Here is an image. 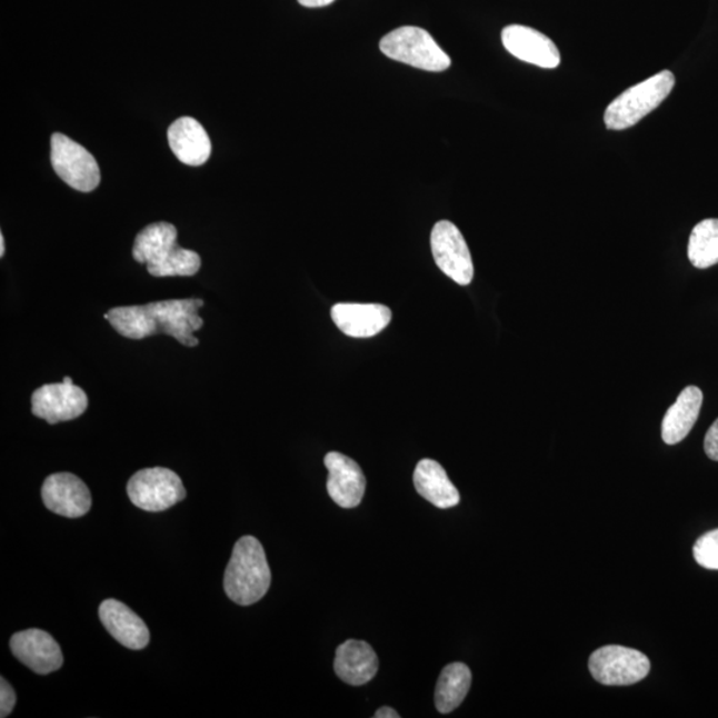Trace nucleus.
Wrapping results in <instances>:
<instances>
[{
  "mask_svg": "<svg viewBox=\"0 0 718 718\" xmlns=\"http://www.w3.org/2000/svg\"><path fill=\"white\" fill-rule=\"evenodd\" d=\"M51 162L66 185L79 192H92L100 185V169L93 156L63 133L51 138Z\"/></svg>",
  "mask_w": 718,
  "mask_h": 718,
  "instance_id": "8",
  "label": "nucleus"
},
{
  "mask_svg": "<svg viewBox=\"0 0 718 718\" xmlns=\"http://www.w3.org/2000/svg\"><path fill=\"white\" fill-rule=\"evenodd\" d=\"M704 450H706L709 459L718 462V418L710 426L706 439H704Z\"/></svg>",
  "mask_w": 718,
  "mask_h": 718,
  "instance_id": "25",
  "label": "nucleus"
},
{
  "mask_svg": "<svg viewBox=\"0 0 718 718\" xmlns=\"http://www.w3.org/2000/svg\"><path fill=\"white\" fill-rule=\"evenodd\" d=\"M589 672L602 686L625 687L645 680L650 661L638 649L607 646L596 649L589 657Z\"/></svg>",
  "mask_w": 718,
  "mask_h": 718,
  "instance_id": "6",
  "label": "nucleus"
},
{
  "mask_svg": "<svg viewBox=\"0 0 718 718\" xmlns=\"http://www.w3.org/2000/svg\"><path fill=\"white\" fill-rule=\"evenodd\" d=\"M63 382H64V383H69V385H73V381H72V379H71L70 377H66V378L63 379Z\"/></svg>",
  "mask_w": 718,
  "mask_h": 718,
  "instance_id": "29",
  "label": "nucleus"
},
{
  "mask_svg": "<svg viewBox=\"0 0 718 718\" xmlns=\"http://www.w3.org/2000/svg\"><path fill=\"white\" fill-rule=\"evenodd\" d=\"M0 717H9L17 704L16 690L2 677L0 679Z\"/></svg>",
  "mask_w": 718,
  "mask_h": 718,
  "instance_id": "24",
  "label": "nucleus"
},
{
  "mask_svg": "<svg viewBox=\"0 0 718 718\" xmlns=\"http://www.w3.org/2000/svg\"><path fill=\"white\" fill-rule=\"evenodd\" d=\"M675 83V74L664 70L628 88L607 107L605 121L608 130L622 131L638 124L669 97Z\"/></svg>",
  "mask_w": 718,
  "mask_h": 718,
  "instance_id": "4",
  "label": "nucleus"
},
{
  "mask_svg": "<svg viewBox=\"0 0 718 718\" xmlns=\"http://www.w3.org/2000/svg\"><path fill=\"white\" fill-rule=\"evenodd\" d=\"M335 0H298L303 7H309V9H318V7H325L333 3Z\"/></svg>",
  "mask_w": 718,
  "mask_h": 718,
  "instance_id": "26",
  "label": "nucleus"
},
{
  "mask_svg": "<svg viewBox=\"0 0 718 718\" xmlns=\"http://www.w3.org/2000/svg\"><path fill=\"white\" fill-rule=\"evenodd\" d=\"M133 259L153 277H192L201 268L200 256L179 247L178 229L169 222H154L134 239Z\"/></svg>",
  "mask_w": 718,
  "mask_h": 718,
  "instance_id": "2",
  "label": "nucleus"
},
{
  "mask_svg": "<svg viewBox=\"0 0 718 718\" xmlns=\"http://www.w3.org/2000/svg\"><path fill=\"white\" fill-rule=\"evenodd\" d=\"M131 502L148 512L168 510L185 500L187 490L178 473L164 467L140 470L127 485Z\"/></svg>",
  "mask_w": 718,
  "mask_h": 718,
  "instance_id": "7",
  "label": "nucleus"
},
{
  "mask_svg": "<svg viewBox=\"0 0 718 718\" xmlns=\"http://www.w3.org/2000/svg\"><path fill=\"white\" fill-rule=\"evenodd\" d=\"M43 503L64 518H80L91 510L92 497L87 485L70 472L52 473L42 487Z\"/></svg>",
  "mask_w": 718,
  "mask_h": 718,
  "instance_id": "11",
  "label": "nucleus"
},
{
  "mask_svg": "<svg viewBox=\"0 0 718 718\" xmlns=\"http://www.w3.org/2000/svg\"><path fill=\"white\" fill-rule=\"evenodd\" d=\"M6 253V242H4V236L0 235V256H4Z\"/></svg>",
  "mask_w": 718,
  "mask_h": 718,
  "instance_id": "28",
  "label": "nucleus"
},
{
  "mask_svg": "<svg viewBox=\"0 0 718 718\" xmlns=\"http://www.w3.org/2000/svg\"><path fill=\"white\" fill-rule=\"evenodd\" d=\"M688 259L699 269L717 266L718 219H707L697 223L689 237Z\"/></svg>",
  "mask_w": 718,
  "mask_h": 718,
  "instance_id": "22",
  "label": "nucleus"
},
{
  "mask_svg": "<svg viewBox=\"0 0 718 718\" xmlns=\"http://www.w3.org/2000/svg\"><path fill=\"white\" fill-rule=\"evenodd\" d=\"M416 490L431 505L447 510L459 503L460 496L437 460L422 459L415 471Z\"/></svg>",
  "mask_w": 718,
  "mask_h": 718,
  "instance_id": "20",
  "label": "nucleus"
},
{
  "mask_svg": "<svg viewBox=\"0 0 718 718\" xmlns=\"http://www.w3.org/2000/svg\"><path fill=\"white\" fill-rule=\"evenodd\" d=\"M205 301L199 298L167 300L134 307L113 308L104 316L119 335L130 340H143L153 335H167L188 348L200 343L195 337L205 325L199 310Z\"/></svg>",
  "mask_w": 718,
  "mask_h": 718,
  "instance_id": "1",
  "label": "nucleus"
},
{
  "mask_svg": "<svg viewBox=\"0 0 718 718\" xmlns=\"http://www.w3.org/2000/svg\"><path fill=\"white\" fill-rule=\"evenodd\" d=\"M430 241L433 260L443 275L458 286H470L473 279L472 257L460 230L450 221H438L431 230Z\"/></svg>",
  "mask_w": 718,
  "mask_h": 718,
  "instance_id": "9",
  "label": "nucleus"
},
{
  "mask_svg": "<svg viewBox=\"0 0 718 718\" xmlns=\"http://www.w3.org/2000/svg\"><path fill=\"white\" fill-rule=\"evenodd\" d=\"M702 401V391L697 386H688L680 392L662 419L661 438L664 442L674 446L688 437L699 419Z\"/></svg>",
  "mask_w": 718,
  "mask_h": 718,
  "instance_id": "19",
  "label": "nucleus"
},
{
  "mask_svg": "<svg viewBox=\"0 0 718 718\" xmlns=\"http://www.w3.org/2000/svg\"><path fill=\"white\" fill-rule=\"evenodd\" d=\"M694 557L697 564L707 570L718 571V528L697 539Z\"/></svg>",
  "mask_w": 718,
  "mask_h": 718,
  "instance_id": "23",
  "label": "nucleus"
},
{
  "mask_svg": "<svg viewBox=\"0 0 718 718\" xmlns=\"http://www.w3.org/2000/svg\"><path fill=\"white\" fill-rule=\"evenodd\" d=\"M168 143L182 164L200 167L211 158V139L206 128L193 118L173 121L168 130Z\"/></svg>",
  "mask_w": 718,
  "mask_h": 718,
  "instance_id": "17",
  "label": "nucleus"
},
{
  "mask_svg": "<svg viewBox=\"0 0 718 718\" xmlns=\"http://www.w3.org/2000/svg\"><path fill=\"white\" fill-rule=\"evenodd\" d=\"M31 403L33 416L56 425L83 416L88 408V397L78 386L50 383L33 391Z\"/></svg>",
  "mask_w": 718,
  "mask_h": 718,
  "instance_id": "10",
  "label": "nucleus"
},
{
  "mask_svg": "<svg viewBox=\"0 0 718 718\" xmlns=\"http://www.w3.org/2000/svg\"><path fill=\"white\" fill-rule=\"evenodd\" d=\"M375 717L376 718H399L401 716L397 714V710L389 707H383L377 710Z\"/></svg>",
  "mask_w": 718,
  "mask_h": 718,
  "instance_id": "27",
  "label": "nucleus"
},
{
  "mask_svg": "<svg viewBox=\"0 0 718 718\" xmlns=\"http://www.w3.org/2000/svg\"><path fill=\"white\" fill-rule=\"evenodd\" d=\"M13 656L38 675L56 672L63 666V654L56 639L42 629H27L10 640Z\"/></svg>",
  "mask_w": 718,
  "mask_h": 718,
  "instance_id": "12",
  "label": "nucleus"
},
{
  "mask_svg": "<svg viewBox=\"0 0 718 718\" xmlns=\"http://www.w3.org/2000/svg\"><path fill=\"white\" fill-rule=\"evenodd\" d=\"M505 49L515 58L541 69H557L560 52L552 40L531 27L511 24L502 31Z\"/></svg>",
  "mask_w": 718,
  "mask_h": 718,
  "instance_id": "13",
  "label": "nucleus"
},
{
  "mask_svg": "<svg viewBox=\"0 0 718 718\" xmlns=\"http://www.w3.org/2000/svg\"><path fill=\"white\" fill-rule=\"evenodd\" d=\"M379 49L386 57L416 67V69L442 72L451 66V59L440 49L430 33L419 27L405 26L383 37Z\"/></svg>",
  "mask_w": 718,
  "mask_h": 718,
  "instance_id": "5",
  "label": "nucleus"
},
{
  "mask_svg": "<svg viewBox=\"0 0 718 718\" xmlns=\"http://www.w3.org/2000/svg\"><path fill=\"white\" fill-rule=\"evenodd\" d=\"M378 656L368 642L348 640L336 650L335 672L349 686H365L378 672Z\"/></svg>",
  "mask_w": 718,
  "mask_h": 718,
  "instance_id": "18",
  "label": "nucleus"
},
{
  "mask_svg": "<svg viewBox=\"0 0 718 718\" xmlns=\"http://www.w3.org/2000/svg\"><path fill=\"white\" fill-rule=\"evenodd\" d=\"M329 471L328 492L335 503L342 508L361 505L365 490V473L356 460L341 452L331 451L323 459Z\"/></svg>",
  "mask_w": 718,
  "mask_h": 718,
  "instance_id": "14",
  "label": "nucleus"
},
{
  "mask_svg": "<svg viewBox=\"0 0 718 718\" xmlns=\"http://www.w3.org/2000/svg\"><path fill=\"white\" fill-rule=\"evenodd\" d=\"M99 618L112 638L128 649H144L149 642L146 622L123 602L107 599L99 607Z\"/></svg>",
  "mask_w": 718,
  "mask_h": 718,
  "instance_id": "16",
  "label": "nucleus"
},
{
  "mask_svg": "<svg viewBox=\"0 0 718 718\" xmlns=\"http://www.w3.org/2000/svg\"><path fill=\"white\" fill-rule=\"evenodd\" d=\"M272 572L266 551L255 537H242L235 545L223 578L228 598L240 606H252L269 591Z\"/></svg>",
  "mask_w": 718,
  "mask_h": 718,
  "instance_id": "3",
  "label": "nucleus"
},
{
  "mask_svg": "<svg viewBox=\"0 0 718 718\" xmlns=\"http://www.w3.org/2000/svg\"><path fill=\"white\" fill-rule=\"evenodd\" d=\"M331 318L343 335L370 338L381 333L391 322V310L381 303H337Z\"/></svg>",
  "mask_w": 718,
  "mask_h": 718,
  "instance_id": "15",
  "label": "nucleus"
},
{
  "mask_svg": "<svg viewBox=\"0 0 718 718\" xmlns=\"http://www.w3.org/2000/svg\"><path fill=\"white\" fill-rule=\"evenodd\" d=\"M472 675L463 662H452L443 668L436 688V707L447 715L456 710L469 694Z\"/></svg>",
  "mask_w": 718,
  "mask_h": 718,
  "instance_id": "21",
  "label": "nucleus"
}]
</instances>
